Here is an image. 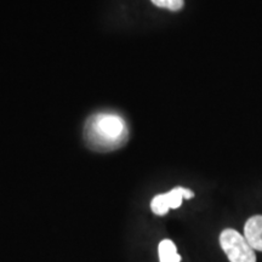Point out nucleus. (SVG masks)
<instances>
[{
	"label": "nucleus",
	"mask_w": 262,
	"mask_h": 262,
	"mask_svg": "<svg viewBox=\"0 0 262 262\" xmlns=\"http://www.w3.org/2000/svg\"><path fill=\"white\" fill-rule=\"evenodd\" d=\"M221 248L227 255L229 262H256L254 249L244 235L234 229H225L220 234Z\"/></svg>",
	"instance_id": "f03ea898"
},
{
	"label": "nucleus",
	"mask_w": 262,
	"mask_h": 262,
	"mask_svg": "<svg viewBox=\"0 0 262 262\" xmlns=\"http://www.w3.org/2000/svg\"><path fill=\"white\" fill-rule=\"evenodd\" d=\"M158 254L160 262H181V256L178 253V248L170 239H164L160 242Z\"/></svg>",
	"instance_id": "39448f33"
},
{
	"label": "nucleus",
	"mask_w": 262,
	"mask_h": 262,
	"mask_svg": "<svg viewBox=\"0 0 262 262\" xmlns=\"http://www.w3.org/2000/svg\"><path fill=\"white\" fill-rule=\"evenodd\" d=\"M152 3L158 8H165L171 11H178L183 8V0H152Z\"/></svg>",
	"instance_id": "423d86ee"
},
{
	"label": "nucleus",
	"mask_w": 262,
	"mask_h": 262,
	"mask_svg": "<svg viewBox=\"0 0 262 262\" xmlns=\"http://www.w3.org/2000/svg\"><path fill=\"white\" fill-rule=\"evenodd\" d=\"M244 237L254 250L262 251V216L250 217L244 226Z\"/></svg>",
	"instance_id": "20e7f679"
},
{
	"label": "nucleus",
	"mask_w": 262,
	"mask_h": 262,
	"mask_svg": "<svg viewBox=\"0 0 262 262\" xmlns=\"http://www.w3.org/2000/svg\"><path fill=\"white\" fill-rule=\"evenodd\" d=\"M194 196L191 189L176 187L168 193L158 194L150 202V209L158 216H164L168 214L170 209H178L182 204V199H191Z\"/></svg>",
	"instance_id": "7ed1b4c3"
},
{
	"label": "nucleus",
	"mask_w": 262,
	"mask_h": 262,
	"mask_svg": "<svg viewBox=\"0 0 262 262\" xmlns=\"http://www.w3.org/2000/svg\"><path fill=\"white\" fill-rule=\"evenodd\" d=\"M84 136L90 148L108 152L125 145L129 139V129L119 114L101 112L93 114L86 120Z\"/></svg>",
	"instance_id": "f257e3e1"
}]
</instances>
